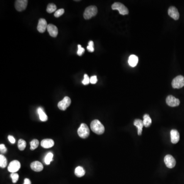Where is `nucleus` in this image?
Here are the masks:
<instances>
[{
	"instance_id": "nucleus-1",
	"label": "nucleus",
	"mask_w": 184,
	"mask_h": 184,
	"mask_svg": "<svg viewBox=\"0 0 184 184\" xmlns=\"http://www.w3.org/2000/svg\"><path fill=\"white\" fill-rule=\"evenodd\" d=\"M91 129L94 133L97 135H102L105 131L104 127L98 120H94L92 121Z\"/></svg>"
},
{
	"instance_id": "nucleus-24",
	"label": "nucleus",
	"mask_w": 184,
	"mask_h": 184,
	"mask_svg": "<svg viewBox=\"0 0 184 184\" xmlns=\"http://www.w3.org/2000/svg\"><path fill=\"white\" fill-rule=\"evenodd\" d=\"M53 154L52 152H49L48 154L46 155L45 158V163L47 165H49L50 164L51 161H53Z\"/></svg>"
},
{
	"instance_id": "nucleus-28",
	"label": "nucleus",
	"mask_w": 184,
	"mask_h": 184,
	"mask_svg": "<svg viewBox=\"0 0 184 184\" xmlns=\"http://www.w3.org/2000/svg\"><path fill=\"white\" fill-rule=\"evenodd\" d=\"M64 9H59L58 10H56L54 13V17H59L63 14H64Z\"/></svg>"
},
{
	"instance_id": "nucleus-14",
	"label": "nucleus",
	"mask_w": 184,
	"mask_h": 184,
	"mask_svg": "<svg viewBox=\"0 0 184 184\" xmlns=\"http://www.w3.org/2000/svg\"><path fill=\"white\" fill-rule=\"evenodd\" d=\"M171 141L173 144H176L179 140V133L176 129H172L170 132Z\"/></svg>"
},
{
	"instance_id": "nucleus-26",
	"label": "nucleus",
	"mask_w": 184,
	"mask_h": 184,
	"mask_svg": "<svg viewBox=\"0 0 184 184\" xmlns=\"http://www.w3.org/2000/svg\"><path fill=\"white\" fill-rule=\"evenodd\" d=\"M30 149L31 150H33L37 148L39 145V141L37 139H33V140L31 141L30 143Z\"/></svg>"
},
{
	"instance_id": "nucleus-25",
	"label": "nucleus",
	"mask_w": 184,
	"mask_h": 184,
	"mask_svg": "<svg viewBox=\"0 0 184 184\" xmlns=\"http://www.w3.org/2000/svg\"><path fill=\"white\" fill-rule=\"evenodd\" d=\"M18 148L20 150H24L26 147V142L23 139H20L18 141Z\"/></svg>"
},
{
	"instance_id": "nucleus-23",
	"label": "nucleus",
	"mask_w": 184,
	"mask_h": 184,
	"mask_svg": "<svg viewBox=\"0 0 184 184\" xmlns=\"http://www.w3.org/2000/svg\"><path fill=\"white\" fill-rule=\"evenodd\" d=\"M56 6L54 4L50 3L49 4V5H48L47 8V11L49 14H51L53 12H55L56 11Z\"/></svg>"
},
{
	"instance_id": "nucleus-31",
	"label": "nucleus",
	"mask_w": 184,
	"mask_h": 184,
	"mask_svg": "<svg viewBox=\"0 0 184 184\" xmlns=\"http://www.w3.org/2000/svg\"><path fill=\"white\" fill-rule=\"evenodd\" d=\"M85 49L82 47L80 45H78L77 54L78 56H81L85 52Z\"/></svg>"
},
{
	"instance_id": "nucleus-17",
	"label": "nucleus",
	"mask_w": 184,
	"mask_h": 184,
	"mask_svg": "<svg viewBox=\"0 0 184 184\" xmlns=\"http://www.w3.org/2000/svg\"><path fill=\"white\" fill-rule=\"evenodd\" d=\"M133 124L137 127V129H138V134L139 136H141L142 135V129L143 127L144 126V125L143 121L140 119H136L133 122Z\"/></svg>"
},
{
	"instance_id": "nucleus-29",
	"label": "nucleus",
	"mask_w": 184,
	"mask_h": 184,
	"mask_svg": "<svg viewBox=\"0 0 184 184\" xmlns=\"http://www.w3.org/2000/svg\"><path fill=\"white\" fill-rule=\"evenodd\" d=\"M88 51L90 52H93L94 51V42L92 41H90L88 43V46L87 47Z\"/></svg>"
},
{
	"instance_id": "nucleus-9",
	"label": "nucleus",
	"mask_w": 184,
	"mask_h": 184,
	"mask_svg": "<svg viewBox=\"0 0 184 184\" xmlns=\"http://www.w3.org/2000/svg\"><path fill=\"white\" fill-rule=\"evenodd\" d=\"M166 101L167 104L171 107H177L179 105L180 103L179 100L172 95H169L167 97Z\"/></svg>"
},
{
	"instance_id": "nucleus-18",
	"label": "nucleus",
	"mask_w": 184,
	"mask_h": 184,
	"mask_svg": "<svg viewBox=\"0 0 184 184\" xmlns=\"http://www.w3.org/2000/svg\"><path fill=\"white\" fill-rule=\"evenodd\" d=\"M138 56L135 55H131L129 57V64L130 67H135L136 66H137L138 63Z\"/></svg>"
},
{
	"instance_id": "nucleus-34",
	"label": "nucleus",
	"mask_w": 184,
	"mask_h": 184,
	"mask_svg": "<svg viewBox=\"0 0 184 184\" xmlns=\"http://www.w3.org/2000/svg\"><path fill=\"white\" fill-rule=\"evenodd\" d=\"M8 139L9 141V142L11 143H15V139L12 136L9 135L8 137Z\"/></svg>"
},
{
	"instance_id": "nucleus-27",
	"label": "nucleus",
	"mask_w": 184,
	"mask_h": 184,
	"mask_svg": "<svg viewBox=\"0 0 184 184\" xmlns=\"http://www.w3.org/2000/svg\"><path fill=\"white\" fill-rule=\"evenodd\" d=\"M10 177L12 179L13 183H16L19 179V176L17 173H11V174H10Z\"/></svg>"
},
{
	"instance_id": "nucleus-12",
	"label": "nucleus",
	"mask_w": 184,
	"mask_h": 184,
	"mask_svg": "<svg viewBox=\"0 0 184 184\" xmlns=\"http://www.w3.org/2000/svg\"><path fill=\"white\" fill-rule=\"evenodd\" d=\"M168 15L171 17H172V19H174V20H177L179 19V12L178 11L177 8L174 6L169 7L168 11Z\"/></svg>"
},
{
	"instance_id": "nucleus-13",
	"label": "nucleus",
	"mask_w": 184,
	"mask_h": 184,
	"mask_svg": "<svg viewBox=\"0 0 184 184\" xmlns=\"http://www.w3.org/2000/svg\"><path fill=\"white\" fill-rule=\"evenodd\" d=\"M47 30L49 32L50 36L53 37H56L58 36V28L56 26L53 24H49L48 25Z\"/></svg>"
},
{
	"instance_id": "nucleus-16",
	"label": "nucleus",
	"mask_w": 184,
	"mask_h": 184,
	"mask_svg": "<svg viewBox=\"0 0 184 184\" xmlns=\"http://www.w3.org/2000/svg\"><path fill=\"white\" fill-rule=\"evenodd\" d=\"M41 146L45 148H50L52 147L54 145V141L50 139H46L42 141Z\"/></svg>"
},
{
	"instance_id": "nucleus-33",
	"label": "nucleus",
	"mask_w": 184,
	"mask_h": 184,
	"mask_svg": "<svg viewBox=\"0 0 184 184\" xmlns=\"http://www.w3.org/2000/svg\"><path fill=\"white\" fill-rule=\"evenodd\" d=\"M97 78L96 76H92L90 78V83H91L92 84H95L97 82Z\"/></svg>"
},
{
	"instance_id": "nucleus-8",
	"label": "nucleus",
	"mask_w": 184,
	"mask_h": 184,
	"mask_svg": "<svg viewBox=\"0 0 184 184\" xmlns=\"http://www.w3.org/2000/svg\"><path fill=\"white\" fill-rule=\"evenodd\" d=\"M164 162L166 166L169 168H173L176 165V160L170 154H167L165 157Z\"/></svg>"
},
{
	"instance_id": "nucleus-3",
	"label": "nucleus",
	"mask_w": 184,
	"mask_h": 184,
	"mask_svg": "<svg viewBox=\"0 0 184 184\" xmlns=\"http://www.w3.org/2000/svg\"><path fill=\"white\" fill-rule=\"evenodd\" d=\"M77 133L78 136L83 139H86L90 135V129L86 124L82 123L78 129Z\"/></svg>"
},
{
	"instance_id": "nucleus-15",
	"label": "nucleus",
	"mask_w": 184,
	"mask_h": 184,
	"mask_svg": "<svg viewBox=\"0 0 184 184\" xmlns=\"http://www.w3.org/2000/svg\"><path fill=\"white\" fill-rule=\"evenodd\" d=\"M31 168L36 172H40L44 169V166L41 162L39 161H34L31 164Z\"/></svg>"
},
{
	"instance_id": "nucleus-11",
	"label": "nucleus",
	"mask_w": 184,
	"mask_h": 184,
	"mask_svg": "<svg viewBox=\"0 0 184 184\" xmlns=\"http://www.w3.org/2000/svg\"><path fill=\"white\" fill-rule=\"evenodd\" d=\"M47 23L46 20L44 19H40L39 20L38 25H37V30L40 33H44L45 32L46 29H47Z\"/></svg>"
},
{
	"instance_id": "nucleus-6",
	"label": "nucleus",
	"mask_w": 184,
	"mask_h": 184,
	"mask_svg": "<svg viewBox=\"0 0 184 184\" xmlns=\"http://www.w3.org/2000/svg\"><path fill=\"white\" fill-rule=\"evenodd\" d=\"M71 99L68 96H66L61 101L58 103V108L61 110L65 111V110L69 107L71 104Z\"/></svg>"
},
{
	"instance_id": "nucleus-5",
	"label": "nucleus",
	"mask_w": 184,
	"mask_h": 184,
	"mask_svg": "<svg viewBox=\"0 0 184 184\" xmlns=\"http://www.w3.org/2000/svg\"><path fill=\"white\" fill-rule=\"evenodd\" d=\"M172 86L174 89H181L184 86V77L179 75L174 78L172 81Z\"/></svg>"
},
{
	"instance_id": "nucleus-30",
	"label": "nucleus",
	"mask_w": 184,
	"mask_h": 184,
	"mask_svg": "<svg viewBox=\"0 0 184 184\" xmlns=\"http://www.w3.org/2000/svg\"><path fill=\"white\" fill-rule=\"evenodd\" d=\"M90 83V78L88 75L86 74L84 75V79L82 81V83L84 85H88Z\"/></svg>"
},
{
	"instance_id": "nucleus-20",
	"label": "nucleus",
	"mask_w": 184,
	"mask_h": 184,
	"mask_svg": "<svg viewBox=\"0 0 184 184\" xmlns=\"http://www.w3.org/2000/svg\"><path fill=\"white\" fill-rule=\"evenodd\" d=\"M143 121L144 125L146 127L150 126L152 123L151 119L150 118V116L148 114H145L144 115Z\"/></svg>"
},
{
	"instance_id": "nucleus-22",
	"label": "nucleus",
	"mask_w": 184,
	"mask_h": 184,
	"mask_svg": "<svg viewBox=\"0 0 184 184\" xmlns=\"http://www.w3.org/2000/svg\"><path fill=\"white\" fill-rule=\"evenodd\" d=\"M7 160L6 157L3 154L0 155V167L4 168L7 166Z\"/></svg>"
},
{
	"instance_id": "nucleus-4",
	"label": "nucleus",
	"mask_w": 184,
	"mask_h": 184,
	"mask_svg": "<svg viewBox=\"0 0 184 184\" xmlns=\"http://www.w3.org/2000/svg\"><path fill=\"white\" fill-rule=\"evenodd\" d=\"M111 8L113 10H118L119 14L121 15H126L129 14V10L123 4L119 2H115L111 6Z\"/></svg>"
},
{
	"instance_id": "nucleus-32",
	"label": "nucleus",
	"mask_w": 184,
	"mask_h": 184,
	"mask_svg": "<svg viewBox=\"0 0 184 184\" xmlns=\"http://www.w3.org/2000/svg\"><path fill=\"white\" fill-rule=\"evenodd\" d=\"M0 151L1 154H5L6 152H7V148L6 147H5V145L3 144H1L0 145Z\"/></svg>"
},
{
	"instance_id": "nucleus-21",
	"label": "nucleus",
	"mask_w": 184,
	"mask_h": 184,
	"mask_svg": "<svg viewBox=\"0 0 184 184\" xmlns=\"http://www.w3.org/2000/svg\"><path fill=\"white\" fill-rule=\"evenodd\" d=\"M37 112L39 114V119L42 121L45 122L48 120V116L46 115L45 113L44 112V111L42 110V108H39L37 110Z\"/></svg>"
},
{
	"instance_id": "nucleus-10",
	"label": "nucleus",
	"mask_w": 184,
	"mask_h": 184,
	"mask_svg": "<svg viewBox=\"0 0 184 184\" xmlns=\"http://www.w3.org/2000/svg\"><path fill=\"white\" fill-rule=\"evenodd\" d=\"M28 1L27 0H17L15 1V7L18 11H22L25 10Z\"/></svg>"
},
{
	"instance_id": "nucleus-19",
	"label": "nucleus",
	"mask_w": 184,
	"mask_h": 184,
	"mask_svg": "<svg viewBox=\"0 0 184 184\" xmlns=\"http://www.w3.org/2000/svg\"><path fill=\"white\" fill-rule=\"evenodd\" d=\"M85 173L86 172L85 169L81 166H78L75 169V174L77 177H83V176H85Z\"/></svg>"
},
{
	"instance_id": "nucleus-35",
	"label": "nucleus",
	"mask_w": 184,
	"mask_h": 184,
	"mask_svg": "<svg viewBox=\"0 0 184 184\" xmlns=\"http://www.w3.org/2000/svg\"><path fill=\"white\" fill-rule=\"evenodd\" d=\"M24 184H31V182L30 180L29 179L26 178L24 179Z\"/></svg>"
},
{
	"instance_id": "nucleus-7",
	"label": "nucleus",
	"mask_w": 184,
	"mask_h": 184,
	"mask_svg": "<svg viewBox=\"0 0 184 184\" xmlns=\"http://www.w3.org/2000/svg\"><path fill=\"white\" fill-rule=\"evenodd\" d=\"M20 164L19 161L14 160L11 161L8 166V170L11 173H15L20 169Z\"/></svg>"
},
{
	"instance_id": "nucleus-2",
	"label": "nucleus",
	"mask_w": 184,
	"mask_h": 184,
	"mask_svg": "<svg viewBox=\"0 0 184 184\" xmlns=\"http://www.w3.org/2000/svg\"><path fill=\"white\" fill-rule=\"evenodd\" d=\"M98 9L95 6H90L87 7L83 14V17L86 20H89L96 15Z\"/></svg>"
}]
</instances>
